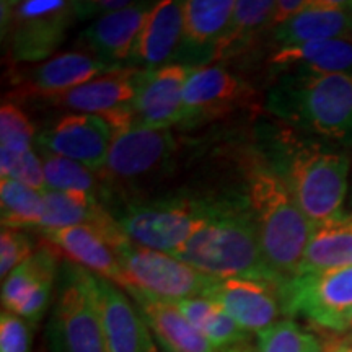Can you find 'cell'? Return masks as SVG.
Here are the masks:
<instances>
[{"mask_svg":"<svg viewBox=\"0 0 352 352\" xmlns=\"http://www.w3.org/2000/svg\"><path fill=\"white\" fill-rule=\"evenodd\" d=\"M274 164L294 197L315 228L347 217L352 155L347 148L287 131L276 142Z\"/></svg>","mask_w":352,"mask_h":352,"instance_id":"cell-1","label":"cell"},{"mask_svg":"<svg viewBox=\"0 0 352 352\" xmlns=\"http://www.w3.org/2000/svg\"><path fill=\"white\" fill-rule=\"evenodd\" d=\"M266 109L303 135L352 148V74H277Z\"/></svg>","mask_w":352,"mask_h":352,"instance_id":"cell-2","label":"cell"},{"mask_svg":"<svg viewBox=\"0 0 352 352\" xmlns=\"http://www.w3.org/2000/svg\"><path fill=\"white\" fill-rule=\"evenodd\" d=\"M173 256L220 279L241 277L284 284L266 261L246 199L241 204L217 201L209 222Z\"/></svg>","mask_w":352,"mask_h":352,"instance_id":"cell-3","label":"cell"},{"mask_svg":"<svg viewBox=\"0 0 352 352\" xmlns=\"http://www.w3.org/2000/svg\"><path fill=\"white\" fill-rule=\"evenodd\" d=\"M246 202L256 223L266 261L284 283L298 274L316 228L307 219L285 179L271 165L248 171Z\"/></svg>","mask_w":352,"mask_h":352,"instance_id":"cell-4","label":"cell"},{"mask_svg":"<svg viewBox=\"0 0 352 352\" xmlns=\"http://www.w3.org/2000/svg\"><path fill=\"white\" fill-rule=\"evenodd\" d=\"M50 352H108L96 276L63 259L46 323Z\"/></svg>","mask_w":352,"mask_h":352,"instance_id":"cell-5","label":"cell"},{"mask_svg":"<svg viewBox=\"0 0 352 352\" xmlns=\"http://www.w3.org/2000/svg\"><path fill=\"white\" fill-rule=\"evenodd\" d=\"M217 201L129 202L111 214L134 243L173 256L212 217Z\"/></svg>","mask_w":352,"mask_h":352,"instance_id":"cell-6","label":"cell"},{"mask_svg":"<svg viewBox=\"0 0 352 352\" xmlns=\"http://www.w3.org/2000/svg\"><path fill=\"white\" fill-rule=\"evenodd\" d=\"M78 20L76 2L21 0L2 2V38L13 63L34 64L54 57Z\"/></svg>","mask_w":352,"mask_h":352,"instance_id":"cell-7","label":"cell"},{"mask_svg":"<svg viewBox=\"0 0 352 352\" xmlns=\"http://www.w3.org/2000/svg\"><path fill=\"white\" fill-rule=\"evenodd\" d=\"M114 252L124 274V290H139L162 300L204 297L217 279L168 253L145 248L129 239Z\"/></svg>","mask_w":352,"mask_h":352,"instance_id":"cell-8","label":"cell"},{"mask_svg":"<svg viewBox=\"0 0 352 352\" xmlns=\"http://www.w3.org/2000/svg\"><path fill=\"white\" fill-rule=\"evenodd\" d=\"M284 314L333 334L346 333L352 316V266L303 274L280 285Z\"/></svg>","mask_w":352,"mask_h":352,"instance_id":"cell-9","label":"cell"},{"mask_svg":"<svg viewBox=\"0 0 352 352\" xmlns=\"http://www.w3.org/2000/svg\"><path fill=\"white\" fill-rule=\"evenodd\" d=\"M191 67L182 64L166 65L145 74L138 95L127 109L104 116L113 131L126 127L170 129L182 124L184 87Z\"/></svg>","mask_w":352,"mask_h":352,"instance_id":"cell-10","label":"cell"},{"mask_svg":"<svg viewBox=\"0 0 352 352\" xmlns=\"http://www.w3.org/2000/svg\"><path fill=\"white\" fill-rule=\"evenodd\" d=\"M36 147L85 165L100 173L113 142V129L96 114L67 113L36 135Z\"/></svg>","mask_w":352,"mask_h":352,"instance_id":"cell-11","label":"cell"},{"mask_svg":"<svg viewBox=\"0 0 352 352\" xmlns=\"http://www.w3.org/2000/svg\"><path fill=\"white\" fill-rule=\"evenodd\" d=\"M254 95L243 78L220 64L196 67L184 87L183 126L201 124L235 111Z\"/></svg>","mask_w":352,"mask_h":352,"instance_id":"cell-12","label":"cell"},{"mask_svg":"<svg viewBox=\"0 0 352 352\" xmlns=\"http://www.w3.org/2000/svg\"><path fill=\"white\" fill-rule=\"evenodd\" d=\"M175 151L176 140L170 129L126 127L113 131L111 148L100 175L107 182H132L162 168Z\"/></svg>","mask_w":352,"mask_h":352,"instance_id":"cell-13","label":"cell"},{"mask_svg":"<svg viewBox=\"0 0 352 352\" xmlns=\"http://www.w3.org/2000/svg\"><path fill=\"white\" fill-rule=\"evenodd\" d=\"M227 311L248 333H259L284 314L280 284L241 277H217L204 296Z\"/></svg>","mask_w":352,"mask_h":352,"instance_id":"cell-14","label":"cell"},{"mask_svg":"<svg viewBox=\"0 0 352 352\" xmlns=\"http://www.w3.org/2000/svg\"><path fill=\"white\" fill-rule=\"evenodd\" d=\"M153 6L155 2H132L129 7L95 19L82 34L87 54L113 70L127 69Z\"/></svg>","mask_w":352,"mask_h":352,"instance_id":"cell-15","label":"cell"},{"mask_svg":"<svg viewBox=\"0 0 352 352\" xmlns=\"http://www.w3.org/2000/svg\"><path fill=\"white\" fill-rule=\"evenodd\" d=\"M145 74L147 72L138 69L114 70L80 87L70 88L60 94L41 96V98H36V101L50 104V107L67 109L70 113L96 114V116L104 118L131 107Z\"/></svg>","mask_w":352,"mask_h":352,"instance_id":"cell-16","label":"cell"},{"mask_svg":"<svg viewBox=\"0 0 352 352\" xmlns=\"http://www.w3.org/2000/svg\"><path fill=\"white\" fill-rule=\"evenodd\" d=\"M184 34V2H155L139 34L127 69L153 72L178 64Z\"/></svg>","mask_w":352,"mask_h":352,"instance_id":"cell-17","label":"cell"},{"mask_svg":"<svg viewBox=\"0 0 352 352\" xmlns=\"http://www.w3.org/2000/svg\"><path fill=\"white\" fill-rule=\"evenodd\" d=\"M98 300L108 352H158L129 294L111 280L96 276Z\"/></svg>","mask_w":352,"mask_h":352,"instance_id":"cell-18","label":"cell"},{"mask_svg":"<svg viewBox=\"0 0 352 352\" xmlns=\"http://www.w3.org/2000/svg\"><path fill=\"white\" fill-rule=\"evenodd\" d=\"M236 0H186L184 34L178 64L196 69L215 60V51L230 23Z\"/></svg>","mask_w":352,"mask_h":352,"instance_id":"cell-19","label":"cell"},{"mask_svg":"<svg viewBox=\"0 0 352 352\" xmlns=\"http://www.w3.org/2000/svg\"><path fill=\"white\" fill-rule=\"evenodd\" d=\"M352 36V0H310L300 13L270 32L276 50Z\"/></svg>","mask_w":352,"mask_h":352,"instance_id":"cell-20","label":"cell"},{"mask_svg":"<svg viewBox=\"0 0 352 352\" xmlns=\"http://www.w3.org/2000/svg\"><path fill=\"white\" fill-rule=\"evenodd\" d=\"M109 72L114 70L87 52H60L34 67L26 69L16 85V96L36 100L60 94Z\"/></svg>","mask_w":352,"mask_h":352,"instance_id":"cell-21","label":"cell"},{"mask_svg":"<svg viewBox=\"0 0 352 352\" xmlns=\"http://www.w3.org/2000/svg\"><path fill=\"white\" fill-rule=\"evenodd\" d=\"M41 235L46 243L64 253L65 259L124 289L126 280L121 263L104 232L91 226H78L41 230Z\"/></svg>","mask_w":352,"mask_h":352,"instance_id":"cell-22","label":"cell"},{"mask_svg":"<svg viewBox=\"0 0 352 352\" xmlns=\"http://www.w3.org/2000/svg\"><path fill=\"white\" fill-rule=\"evenodd\" d=\"M158 344L176 352H219L208 338L192 327L175 302L147 296L139 290H126Z\"/></svg>","mask_w":352,"mask_h":352,"instance_id":"cell-23","label":"cell"},{"mask_svg":"<svg viewBox=\"0 0 352 352\" xmlns=\"http://www.w3.org/2000/svg\"><path fill=\"white\" fill-rule=\"evenodd\" d=\"M274 76L285 72L352 74V36L276 50L270 57Z\"/></svg>","mask_w":352,"mask_h":352,"instance_id":"cell-24","label":"cell"},{"mask_svg":"<svg viewBox=\"0 0 352 352\" xmlns=\"http://www.w3.org/2000/svg\"><path fill=\"white\" fill-rule=\"evenodd\" d=\"M274 7L276 2L271 0H236L227 32L215 51V60L240 56L259 34L270 33Z\"/></svg>","mask_w":352,"mask_h":352,"instance_id":"cell-25","label":"cell"},{"mask_svg":"<svg viewBox=\"0 0 352 352\" xmlns=\"http://www.w3.org/2000/svg\"><path fill=\"white\" fill-rule=\"evenodd\" d=\"M175 305L179 308L184 318L197 331L204 334L219 352L245 344L252 340V333L241 328L227 311H223L217 303L209 298H184V300L175 302Z\"/></svg>","mask_w":352,"mask_h":352,"instance_id":"cell-26","label":"cell"},{"mask_svg":"<svg viewBox=\"0 0 352 352\" xmlns=\"http://www.w3.org/2000/svg\"><path fill=\"white\" fill-rule=\"evenodd\" d=\"M349 266H352V217L347 215L342 222L316 228L303 254L297 276Z\"/></svg>","mask_w":352,"mask_h":352,"instance_id":"cell-27","label":"cell"},{"mask_svg":"<svg viewBox=\"0 0 352 352\" xmlns=\"http://www.w3.org/2000/svg\"><path fill=\"white\" fill-rule=\"evenodd\" d=\"M60 254L54 246L44 241L26 261L15 267L6 280H2V307L3 310L16 314L25 298L32 290L46 279L59 276Z\"/></svg>","mask_w":352,"mask_h":352,"instance_id":"cell-28","label":"cell"},{"mask_svg":"<svg viewBox=\"0 0 352 352\" xmlns=\"http://www.w3.org/2000/svg\"><path fill=\"white\" fill-rule=\"evenodd\" d=\"M33 122L19 104L3 101L0 108V178H7L10 170L25 155L33 152Z\"/></svg>","mask_w":352,"mask_h":352,"instance_id":"cell-29","label":"cell"},{"mask_svg":"<svg viewBox=\"0 0 352 352\" xmlns=\"http://www.w3.org/2000/svg\"><path fill=\"white\" fill-rule=\"evenodd\" d=\"M2 227L38 228L44 212L43 192L12 178H0Z\"/></svg>","mask_w":352,"mask_h":352,"instance_id":"cell-30","label":"cell"},{"mask_svg":"<svg viewBox=\"0 0 352 352\" xmlns=\"http://www.w3.org/2000/svg\"><path fill=\"white\" fill-rule=\"evenodd\" d=\"M39 157L43 162L47 189L64 192H82V195L94 196L100 201L103 188L100 186V178L96 171L87 168L85 165L70 160V158L52 155L47 152L39 151Z\"/></svg>","mask_w":352,"mask_h":352,"instance_id":"cell-31","label":"cell"},{"mask_svg":"<svg viewBox=\"0 0 352 352\" xmlns=\"http://www.w3.org/2000/svg\"><path fill=\"white\" fill-rule=\"evenodd\" d=\"M258 352H327L324 341L294 320H279L256 333Z\"/></svg>","mask_w":352,"mask_h":352,"instance_id":"cell-32","label":"cell"},{"mask_svg":"<svg viewBox=\"0 0 352 352\" xmlns=\"http://www.w3.org/2000/svg\"><path fill=\"white\" fill-rule=\"evenodd\" d=\"M34 252H36V245L28 232L2 227V233H0V277L2 280H6L8 274Z\"/></svg>","mask_w":352,"mask_h":352,"instance_id":"cell-33","label":"cell"},{"mask_svg":"<svg viewBox=\"0 0 352 352\" xmlns=\"http://www.w3.org/2000/svg\"><path fill=\"white\" fill-rule=\"evenodd\" d=\"M32 324L19 315L2 310L0 315V352H30Z\"/></svg>","mask_w":352,"mask_h":352,"instance_id":"cell-34","label":"cell"},{"mask_svg":"<svg viewBox=\"0 0 352 352\" xmlns=\"http://www.w3.org/2000/svg\"><path fill=\"white\" fill-rule=\"evenodd\" d=\"M131 3V0H85V2H76V7L78 20H87L121 10V8L129 7Z\"/></svg>","mask_w":352,"mask_h":352,"instance_id":"cell-35","label":"cell"},{"mask_svg":"<svg viewBox=\"0 0 352 352\" xmlns=\"http://www.w3.org/2000/svg\"><path fill=\"white\" fill-rule=\"evenodd\" d=\"M308 2H310V0H277L274 12H272L271 30L285 23V21L292 19V16H296L297 13H300L303 8L308 6Z\"/></svg>","mask_w":352,"mask_h":352,"instance_id":"cell-36","label":"cell"},{"mask_svg":"<svg viewBox=\"0 0 352 352\" xmlns=\"http://www.w3.org/2000/svg\"><path fill=\"white\" fill-rule=\"evenodd\" d=\"M327 352H352V333L333 334L324 341Z\"/></svg>","mask_w":352,"mask_h":352,"instance_id":"cell-37","label":"cell"},{"mask_svg":"<svg viewBox=\"0 0 352 352\" xmlns=\"http://www.w3.org/2000/svg\"><path fill=\"white\" fill-rule=\"evenodd\" d=\"M220 352H258V351H256V346H252L248 341V342H245V344L230 347V349L220 351Z\"/></svg>","mask_w":352,"mask_h":352,"instance_id":"cell-38","label":"cell"},{"mask_svg":"<svg viewBox=\"0 0 352 352\" xmlns=\"http://www.w3.org/2000/svg\"><path fill=\"white\" fill-rule=\"evenodd\" d=\"M157 346H158V352H176V351L170 349V347H166L164 344H158V342H157Z\"/></svg>","mask_w":352,"mask_h":352,"instance_id":"cell-39","label":"cell"},{"mask_svg":"<svg viewBox=\"0 0 352 352\" xmlns=\"http://www.w3.org/2000/svg\"><path fill=\"white\" fill-rule=\"evenodd\" d=\"M346 333H352V316L349 320V323H347V328H346Z\"/></svg>","mask_w":352,"mask_h":352,"instance_id":"cell-40","label":"cell"},{"mask_svg":"<svg viewBox=\"0 0 352 352\" xmlns=\"http://www.w3.org/2000/svg\"><path fill=\"white\" fill-rule=\"evenodd\" d=\"M347 215L352 217V188H351V206H349V210H347Z\"/></svg>","mask_w":352,"mask_h":352,"instance_id":"cell-41","label":"cell"}]
</instances>
